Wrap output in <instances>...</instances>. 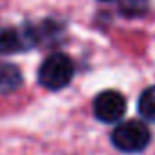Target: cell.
Segmentation results:
<instances>
[{
  "instance_id": "cell-1",
  "label": "cell",
  "mask_w": 155,
  "mask_h": 155,
  "mask_svg": "<svg viewBox=\"0 0 155 155\" xmlns=\"http://www.w3.org/2000/svg\"><path fill=\"white\" fill-rule=\"evenodd\" d=\"M151 140V133L142 120L130 119L119 122L111 131V142L117 150L124 153H139L148 148Z\"/></svg>"
},
{
  "instance_id": "cell-2",
  "label": "cell",
  "mask_w": 155,
  "mask_h": 155,
  "mask_svg": "<svg viewBox=\"0 0 155 155\" xmlns=\"http://www.w3.org/2000/svg\"><path fill=\"white\" fill-rule=\"evenodd\" d=\"M73 73H75L73 60L64 53H53L38 68V82L46 90L58 91L71 82Z\"/></svg>"
},
{
  "instance_id": "cell-3",
  "label": "cell",
  "mask_w": 155,
  "mask_h": 155,
  "mask_svg": "<svg viewBox=\"0 0 155 155\" xmlns=\"http://www.w3.org/2000/svg\"><path fill=\"white\" fill-rule=\"evenodd\" d=\"M126 113V99L122 93L108 90L95 97L93 101V115L106 124L119 122Z\"/></svg>"
},
{
  "instance_id": "cell-4",
  "label": "cell",
  "mask_w": 155,
  "mask_h": 155,
  "mask_svg": "<svg viewBox=\"0 0 155 155\" xmlns=\"http://www.w3.org/2000/svg\"><path fill=\"white\" fill-rule=\"evenodd\" d=\"M26 38L28 37L15 28L0 26V55H9V53L22 51L28 46Z\"/></svg>"
},
{
  "instance_id": "cell-5",
  "label": "cell",
  "mask_w": 155,
  "mask_h": 155,
  "mask_svg": "<svg viewBox=\"0 0 155 155\" xmlns=\"http://www.w3.org/2000/svg\"><path fill=\"white\" fill-rule=\"evenodd\" d=\"M24 82L22 71L9 62H0V93L8 95L17 91Z\"/></svg>"
},
{
  "instance_id": "cell-6",
  "label": "cell",
  "mask_w": 155,
  "mask_h": 155,
  "mask_svg": "<svg viewBox=\"0 0 155 155\" xmlns=\"http://www.w3.org/2000/svg\"><path fill=\"white\" fill-rule=\"evenodd\" d=\"M137 108H139V113L144 119L155 122V86H151V88L142 91V95L139 97Z\"/></svg>"
}]
</instances>
